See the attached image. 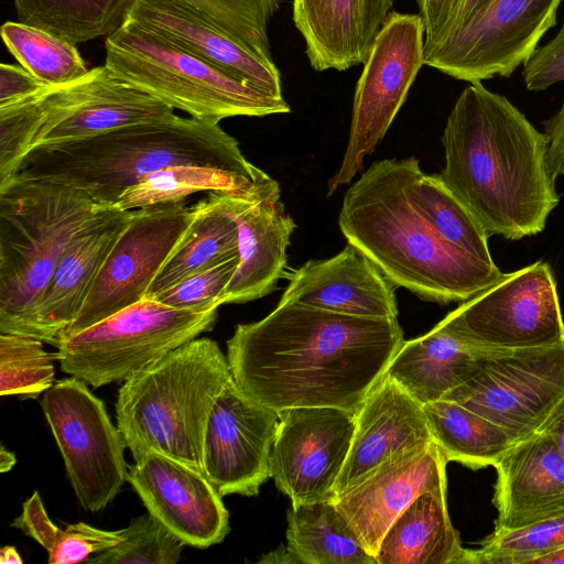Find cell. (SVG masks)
<instances>
[{
	"instance_id": "cell-15",
	"label": "cell",
	"mask_w": 564,
	"mask_h": 564,
	"mask_svg": "<svg viewBox=\"0 0 564 564\" xmlns=\"http://www.w3.org/2000/svg\"><path fill=\"white\" fill-rule=\"evenodd\" d=\"M271 478L292 505L333 500L356 426V414L333 406L278 412Z\"/></svg>"
},
{
	"instance_id": "cell-8",
	"label": "cell",
	"mask_w": 564,
	"mask_h": 564,
	"mask_svg": "<svg viewBox=\"0 0 564 564\" xmlns=\"http://www.w3.org/2000/svg\"><path fill=\"white\" fill-rule=\"evenodd\" d=\"M217 310L193 312L143 300L65 337L54 354L61 369L94 388L124 381L173 349L208 332Z\"/></svg>"
},
{
	"instance_id": "cell-31",
	"label": "cell",
	"mask_w": 564,
	"mask_h": 564,
	"mask_svg": "<svg viewBox=\"0 0 564 564\" xmlns=\"http://www.w3.org/2000/svg\"><path fill=\"white\" fill-rule=\"evenodd\" d=\"M198 192L280 199L279 183L269 175L254 181L219 169L178 164L147 175L139 184L124 192L113 208L132 210L159 204L182 203Z\"/></svg>"
},
{
	"instance_id": "cell-21",
	"label": "cell",
	"mask_w": 564,
	"mask_h": 564,
	"mask_svg": "<svg viewBox=\"0 0 564 564\" xmlns=\"http://www.w3.org/2000/svg\"><path fill=\"white\" fill-rule=\"evenodd\" d=\"M433 442L423 404L386 373L359 411L336 496L357 485L391 457Z\"/></svg>"
},
{
	"instance_id": "cell-41",
	"label": "cell",
	"mask_w": 564,
	"mask_h": 564,
	"mask_svg": "<svg viewBox=\"0 0 564 564\" xmlns=\"http://www.w3.org/2000/svg\"><path fill=\"white\" fill-rule=\"evenodd\" d=\"M45 90L0 107V185L14 174L31 150L43 120Z\"/></svg>"
},
{
	"instance_id": "cell-16",
	"label": "cell",
	"mask_w": 564,
	"mask_h": 564,
	"mask_svg": "<svg viewBox=\"0 0 564 564\" xmlns=\"http://www.w3.org/2000/svg\"><path fill=\"white\" fill-rule=\"evenodd\" d=\"M279 413L249 398L234 378L217 397L203 444V474L221 496H256L271 477Z\"/></svg>"
},
{
	"instance_id": "cell-17",
	"label": "cell",
	"mask_w": 564,
	"mask_h": 564,
	"mask_svg": "<svg viewBox=\"0 0 564 564\" xmlns=\"http://www.w3.org/2000/svg\"><path fill=\"white\" fill-rule=\"evenodd\" d=\"M174 116L172 107L118 77L106 65L97 66L73 83L44 91L43 120L31 150Z\"/></svg>"
},
{
	"instance_id": "cell-20",
	"label": "cell",
	"mask_w": 564,
	"mask_h": 564,
	"mask_svg": "<svg viewBox=\"0 0 564 564\" xmlns=\"http://www.w3.org/2000/svg\"><path fill=\"white\" fill-rule=\"evenodd\" d=\"M238 227V267L224 304L246 303L270 294L286 275V250L296 225L276 198L210 192Z\"/></svg>"
},
{
	"instance_id": "cell-2",
	"label": "cell",
	"mask_w": 564,
	"mask_h": 564,
	"mask_svg": "<svg viewBox=\"0 0 564 564\" xmlns=\"http://www.w3.org/2000/svg\"><path fill=\"white\" fill-rule=\"evenodd\" d=\"M438 176L488 236L518 240L543 231L560 196L546 169L547 138L505 96L470 83L442 134Z\"/></svg>"
},
{
	"instance_id": "cell-49",
	"label": "cell",
	"mask_w": 564,
	"mask_h": 564,
	"mask_svg": "<svg viewBox=\"0 0 564 564\" xmlns=\"http://www.w3.org/2000/svg\"><path fill=\"white\" fill-rule=\"evenodd\" d=\"M564 563V546L552 550L535 557L531 564H555Z\"/></svg>"
},
{
	"instance_id": "cell-45",
	"label": "cell",
	"mask_w": 564,
	"mask_h": 564,
	"mask_svg": "<svg viewBox=\"0 0 564 564\" xmlns=\"http://www.w3.org/2000/svg\"><path fill=\"white\" fill-rule=\"evenodd\" d=\"M47 86L24 67L0 64V107L7 106L45 90Z\"/></svg>"
},
{
	"instance_id": "cell-9",
	"label": "cell",
	"mask_w": 564,
	"mask_h": 564,
	"mask_svg": "<svg viewBox=\"0 0 564 564\" xmlns=\"http://www.w3.org/2000/svg\"><path fill=\"white\" fill-rule=\"evenodd\" d=\"M425 30L420 14L390 12L357 82L348 142L327 196L349 184L383 139L424 65Z\"/></svg>"
},
{
	"instance_id": "cell-5",
	"label": "cell",
	"mask_w": 564,
	"mask_h": 564,
	"mask_svg": "<svg viewBox=\"0 0 564 564\" xmlns=\"http://www.w3.org/2000/svg\"><path fill=\"white\" fill-rule=\"evenodd\" d=\"M231 379L227 356L207 337L187 341L127 378L116 416L134 462L158 452L203 471L208 417Z\"/></svg>"
},
{
	"instance_id": "cell-3",
	"label": "cell",
	"mask_w": 564,
	"mask_h": 564,
	"mask_svg": "<svg viewBox=\"0 0 564 564\" xmlns=\"http://www.w3.org/2000/svg\"><path fill=\"white\" fill-rule=\"evenodd\" d=\"M416 158L373 162L346 192L338 225L347 242L398 288L424 301L465 302L503 273L444 240L411 196Z\"/></svg>"
},
{
	"instance_id": "cell-37",
	"label": "cell",
	"mask_w": 564,
	"mask_h": 564,
	"mask_svg": "<svg viewBox=\"0 0 564 564\" xmlns=\"http://www.w3.org/2000/svg\"><path fill=\"white\" fill-rule=\"evenodd\" d=\"M12 525L47 551L50 564L86 562L90 556L122 541L121 529L107 531L78 522L61 530L48 518L36 491L24 502L22 513Z\"/></svg>"
},
{
	"instance_id": "cell-6",
	"label": "cell",
	"mask_w": 564,
	"mask_h": 564,
	"mask_svg": "<svg viewBox=\"0 0 564 564\" xmlns=\"http://www.w3.org/2000/svg\"><path fill=\"white\" fill-rule=\"evenodd\" d=\"M102 208L62 184L0 185V333L36 338L35 313L62 256Z\"/></svg>"
},
{
	"instance_id": "cell-14",
	"label": "cell",
	"mask_w": 564,
	"mask_h": 564,
	"mask_svg": "<svg viewBox=\"0 0 564 564\" xmlns=\"http://www.w3.org/2000/svg\"><path fill=\"white\" fill-rule=\"evenodd\" d=\"M191 219L182 203L134 209L62 339L143 300Z\"/></svg>"
},
{
	"instance_id": "cell-18",
	"label": "cell",
	"mask_w": 564,
	"mask_h": 564,
	"mask_svg": "<svg viewBox=\"0 0 564 564\" xmlns=\"http://www.w3.org/2000/svg\"><path fill=\"white\" fill-rule=\"evenodd\" d=\"M127 481L154 518L185 545L206 549L229 533L223 497L203 471L158 452L128 467Z\"/></svg>"
},
{
	"instance_id": "cell-39",
	"label": "cell",
	"mask_w": 564,
	"mask_h": 564,
	"mask_svg": "<svg viewBox=\"0 0 564 564\" xmlns=\"http://www.w3.org/2000/svg\"><path fill=\"white\" fill-rule=\"evenodd\" d=\"M54 355L43 341L17 334L0 335V395L35 399L54 384Z\"/></svg>"
},
{
	"instance_id": "cell-47",
	"label": "cell",
	"mask_w": 564,
	"mask_h": 564,
	"mask_svg": "<svg viewBox=\"0 0 564 564\" xmlns=\"http://www.w3.org/2000/svg\"><path fill=\"white\" fill-rule=\"evenodd\" d=\"M538 431L546 435L564 456V399L554 408Z\"/></svg>"
},
{
	"instance_id": "cell-34",
	"label": "cell",
	"mask_w": 564,
	"mask_h": 564,
	"mask_svg": "<svg viewBox=\"0 0 564 564\" xmlns=\"http://www.w3.org/2000/svg\"><path fill=\"white\" fill-rule=\"evenodd\" d=\"M411 196L431 227L462 251L494 264L488 234L471 212L445 185L438 174H424L420 164L411 180Z\"/></svg>"
},
{
	"instance_id": "cell-32",
	"label": "cell",
	"mask_w": 564,
	"mask_h": 564,
	"mask_svg": "<svg viewBox=\"0 0 564 564\" xmlns=\"http://www.w3.org/2000/svg\"><path fill=\"white\" fill-rule=\"evenodd\" d=\"M423 410L432 440L447 462L473 469L495 467L514 444L502 427L456 401L427 402Z\"/></svg>"
},
{
	"instance_id": "cell-23",
	"label": "cell",
	"mask_w": 564,
	"mask_h": 564,
	"mask_svg": "<svg viewBox=\"0 0 564 564\" xmlns=\"http://www.w3.org/2000/svg\"><path fill=\"white\" fill-rule=\"evenodd\" d=\"M132 210L102 208L70 239L35 313V337L58 346Z\"/></svg>"
},
{
	"instance_id": "cell-12",
	"label": "cell",
	"mask_w": 564,
	"mask_h": 564,
	"mask_svg": "<svg viewBox=\"0 0 564 564\" xmlns=\"http://www.w3.org/2000/svg\"><path fill=\"white\" fill-rule=\"evenodd\" d=\"M562 0H488L459 28L424 46V65L468 83L509 77L556 24Z\"/></svg>"
},
{
	"instance_id": "cell-7",
	"label": "cell",
	"mask_w": 564,
	"mask_h": 564,
	"mask_svg": "<svg viewBox=\"0 0 564 564\" xmlns=\"http://www.w3.org/2000/svg\"><path fill=\"white\" fill-rule=\"evenodd\" d=\"M105 65L118 77L191 117L219 123L229 117L288 113L273 97L127 20L106 37Z\"/></svg>"
},
{
	"instance_id": "cell-43",
	"label": "cell",
	"mask_w": 564,
	"mask_h": 564,
	"mask_svg": "<svg viewBox=\"0 0 564 564\" xmlns=\"http://www.w3.org/2000/svg\"><path fill=\"white\" fill-rule=\"evenodd\" d=\"M528 90L541 91L564 80V22L550 42L538 46L523 63Z\"/></svg>"
},
{
	"instance_id": "cell-33",
	"label": "cell",
	"mask_w": 564,
	"mask_h": 564,
	"mask_svg": "<svg viewBox=\"0 0 564 564\" xmlns=\"http://www.w3.org/2000/svg\"><path fill=\"white\" fill-rule=\"evenodd\" d=\"M18 21L73 44L109 36L128 19L134 0H12Z\"/></svg>"
},
{
	"instance_id": "cell-35",
	"label": "cell",
	"mask_w": 564,
	"mask_h": 564,
	"mask_svg": "<svg viewBox=\"0 0 564 564\" xmlns=\"http://www.w3.org/2000/svg\"><path fill=\"white\" fill-rule=\"evenodd\" d=\"M1 37L21 66L47 86L73 83L89 72L76 44L42 29L8 21Z\"/></svg>"
},
{
	"instance_id": "cell-26",
	"label": "cell",
	"mask_w": 564,
	"mask_h": 564,
	"mask_svg": "<svg viewBox=\"0 0 564 564\" xmlns=\"http://www.w3.org/2000/svg\"><path fill=\"white\" fill-rule=\"evenodd\" d=\"M236 79L273 97H282L281 75L264 59L164 0H134L128 19Z\"/></svg>"
},
{
	"instance_id": "cell-1",
	"label": "cell",
	"mask_w": 564,
	"mask_h": 564,
	"mask_svg": "<svg viewBox=\"0 0 564 564\" xmlns=\"http://www.w3.org/2000/svg\"><path fill=\"white\" fill-rule=\"evenodd\" d=\"M403 341L397 317L280 301L262 319L236 326L227 359L239 388L274 411L333 406L356 414Z\"/></svg>"
},
{
	"instance_id": "cell-13",
	"label": "cell",
	"mask_w": 564,
	"mask_h": 564,
	"mask_svg": "<svg viewBox=\"0 0 564 564\" xmlns=\"http://www.w3.org/2000/svg\"><path fill=\"white\" fill-rule=\"evenodd\" d=\"M443 399L484 415L514 443L521 441L535 433L564 399V340L492 354Z\"/></svg>"
},
{
	"instance_id": "cell-36",
	"label": "cell",
	"mask_w": 564,
	"mask_h": 564,
	"mask_svg": "<svg viewBox=\"0 0 564 564\" xmlns=\"http://www.w3.org/2000/svg\"><path fill=\"white\" fill-rule=\"evenodd\" d=\"M202 24L238 42L256 55L273 62L269 22L278 0H164Z\"/></svg>"
},
{
	"instance_id": "cell-40",
	"label": "cell",
	"mask_w": 564,
	"mask_h": 564,
	"mask_svg": "<svg viewBox=\"0 0 564 564\" xmlns=\"http://www.w3.org/2000/svg\"><path fill=\"white\" fill-rule=\"evenodd\" d=\"M122 541L89 557L90 564H174L185 545L151 513L133 519L121 529Z\"/></svg>"
},
{
	"instance_id": "cell-29",
	"label": "cell",
	"mask_w": 564,
	"mask_h": 564,
	"mask_svg": "<svg viewBox=\"0 0 564 564\" xmlns=\"http://www.w3.org/2000/svg\"><path fill=\"white\" fill-rule=\"evenodd\" d=\"M283 562L303 564H376L334 499L292 505L288 512Z\"/></svg>"
},
{
	"instance_id": "cell-10",
	"label": "cell",
	"mask_w": 564,
	"mask_h": 564,
	"mask_svg": "<svg viewBox=\"0 0 564 564\" xmlns=\"http://www.w3.org/2000/svg\"><path fill=\"white\" fill-rule=\"evenodd\" d=\"M441 322L464 340L490 349L518 350L564 340L556 282L544 261L503 273Z\"/></svg>"
},
{
	"instance_id": "cell-30",
	"label": "cell",
	"mask_w": 564,
	"mask_h": 564,
	"mask_svg": "<svg viewBox=\"0 0 564 564\" xmlns=\"http://www.w3.org/2000/svg\"><path fill=\"white\" fill-rule=\"evenodd\" d=\"M192 209V219L151 283L147 296L238 254V227L209 194Z\"/></svg>"
},
{
	"instance_id": "cell-51",
	"label": "cell",
	"mask_w": 564,
	"mask_h": 564,
	"mask_svg": "<svg viewBox=\"0 0 564 564\" xmlns=\"http://www.w3.org/2000/svg\"><path fill=\"white\" fill-rule=\"evenodd\" d=\"M0 563H15L21 564L22 558L14 546L6 545L0 551Z\"/></svg>"
},
{
	"instance_id": "cell-42",
	"label": "cell",
	"mask_w": 564,
	"mask_h": 564,
	"mask_svg": "<svg viewBox=\"0 0 564 564\" xmlns=\"http://www.w3.org/2000/svg\"><path fill=\"white\" fill-rule=\"evenodd\" d=\"M239 254L199 270L152 300L177 310L208 312L224 304L226 289L238 267Z\"/></svg>"
},
{
	"instance_id": "cell-19",
	"label": "cell",
	"mask_w": 564,
	"mask_h": 564,
	"mask_svg": "<svg viewBox=\"0 0 564 564\" xmlns=\"http://www.w3.org/2000/svg\"><path fill=\"white\" fill-rule=\"evenodd\" d=\"M447 460L436 443L400 453L334 502L367 552L375 557L393 521L421 494L446 492Z\"/></svg>"
},
{
	"instance_id": "cell-11",
	"label": "cell",
	"mask_w": 564,
	"mask_h": 564,
	"mask_svg": "<svg viewBox=\"0 0 564 564\" xmlns=\"http://www.w3.org/2000/svg\"><path fill=\"white\" fill-rule=\"evenodd\" d=\"M42 409L83 509L106 508L128 478L124 442L104 402L72 377L46 390Z\"/></svg>"
},
{
	"instance_id": "cell-46",
	"label": "cell",
	"mask_w": 564,
	"mask_h": 564,
	"mask_svg": "<svg viewBox=\"0 0 564 564\" xmlns=\"http://www.w3.org/2000/svg\"><path fill=\"white\" fill-rule=\"evenodd\" d=\"M543 124L547 138L546 169L555 181L558 176L564 175V104Z\"/></svg>"
},
{
	"instance_id": "cell-44",
	"label": "cell",
	"mask_w": 564,
	"mask_h": 564,
	"mask_svg": "<svg viewBox=\"0 0 564 564\" xmlns=\"http://www.w3.org/2000/svg\"><path fill=\"white\" fill-rule=\"evenodd\" d=\"M465 0H416L422 18L424 46L437 43L451 28Z\"/></svg>"
},
{
	"instance_id": "cell-28",
	"label": "cell",
	"mask_w": 564,
	"mask_h": 564,
	"mask_svg": "<svg viewBox=\"0 0 564 564\" xmlns=\"http://www.w3.org/2000/svg\"><path fill=\"white\" fill-rule=\"evenodd\" d=\"M464 553L446 492L426 491L389 527L375 560L376 564H462Z\"/></svg>"
},
{
	"instance_id": "cell-27",
	"label": "cell",
	"mask_w": 564,
	"mask_h": 564,
	"mask_svg": "<svg viewBox=\"0 0 564 564\" xmlns=\"http://www.w3.org/2000/svg\"><path fill=\"white\" fill-rule=\"evenodd\" d=\"M500 350L475 346L440 322L425 335L404 340L384 373L425 404L443 399Z\"/></svg>"
},
{
	"instance_id": "cell-25",
	"label": "cell",
	"mask_w": 564,
	"mask_h": 564,
	"mask_svg": "<svg viewBox=\"0 0 564 564\" xmlns=\"http://www.w3.org/2000/svg\"><path fill=\"white\" fill-rule=\"evenodd\" d=\"M394 0H292V20L317 72L362 64Z\"/></svg>"
},
{
	"instance_id": "cell-22",
	"label": "cell",
	"mask_w": 564,
	"mask_h": 564,
	"mask_svg": "<svg viewBox=\"0 0 564 564\" xmlns=\"http://www.w3.org/2000/svg\"><path fill=\"white\" fill-rule=\"evenodd\" d=\"M280 301L361 317H397L394 285L351 245L324 260H308L285 275Z\"/></svg>"
},
{
	"instance_id": "cell-24",
	"label": "cell",
	"mask_w": 564,
	"mask_h": 564,
	"mask_svg": "<svg viewBox=\"0 0 564 564\" xmlns=\"http://www.w3.org/2000/svg\"><path fill=\"white\" fill-rule=\"evenodd\" d=\"M495 468V530L564 514V456L546 435L516 442Z\"/></svg>"
},
{
	"instance_id": "cell-4",
	"label": "cell",
	"mask_w": 564,
	"mask_h": 564,
	"mask_svg": "<svg viewBox=\"0 0 564 564\" xmlns=\"http://www.w3.org/2000/svg\"><path fill=\"white\" fill-rule=\"evenodd\" d=\"M178 164L219 169L254 181L268 175L245 158L237 140L219 123L175 115L33 148L10 178L74 187L97 205L113 208L147 175Z\"/></svg>"
},
{
	"instance_id": "cell-38",
	"label": "cell",
	"mask_w": 564,
	"mask_h": 564,
	"mask_svg": "<svg viewBox=\"0 0 564 564\" xmlns=\"http://www.w3.org/2000/svg\"><path fill=\"white\" fill-rule=\"evenodd\" d=\"M564 546V514L514 529L494 530L475 550L465 549L462 564H531Z\"/></svg>"
},
{
	"instance_id": "cell-48",
	"label": "cell",
	"mask_w": 564,
	"mask_h": 564,
	"mask_svg": "<svg viewBox=\"0 0 564 564\" xmlns=\"http://www.w3.org/2000/svg\"><path fill=\"white\" fill-rule=\"evenodd\" d=\"M488 0H465L458 13L456 14L451 28L442 39H444L451 32L459 28L473 13H475Z\"/></svg>"
},
{
	"instance_id": "cell-50",
	"label": "cell",
	"mask_w": 564,
	"mask_h": 564,
	"mask_svg": "<svg viewBox=\"0 0 564 564\" xmlns=\"http://www.w3.org/2000/svg\"><path fill=\"white\" fill-rule=\"evenodd\" d=\"M15 463L17 458L14 453L10 452L2 445L0 449V471H9L14 466Z\"/></svg>"
}]
</instances>
